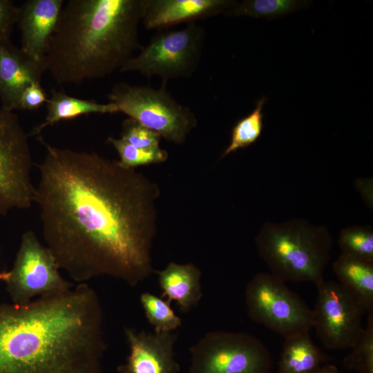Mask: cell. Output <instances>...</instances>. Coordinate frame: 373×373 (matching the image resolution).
<instances>
[{"label": "cell", "instance_id": "6da1fadb", "mask_svg": "<svg viewBox=\"0 0 373 373\" xmlns=\"http://www.w3.org/2000/svg\"><path fill=\"white\" fill-rule=\"evenodd\" d=\"M37 165L34 202L59 269L79 283L108 276L134 287L155 272L158 185L95 152L52 146Z\"/></svg>", "mask_w": 373, "mask_h": 373}, {"label": "cell", "instance_id": "7a4b0ae2", "mask_svg": "<svg viewBox=\"0 0 373 373\" xmlns=\"http://www.w3.org/2000/svg\"><path fill=\"white\" fill-rule=\"evenodd\" d=\"M103 320L87 283L25 305L0 303V373H100Z\"/></svg>", "mask_w": 373, "mask_h": 373}, {"label": "cell", "instance_id": "3957f363", "mask_svg": "<svg viewBox=\"0 0 373 373\" xmlns=\"http://www.w3.org/2000/svg\"><path fill=\"white\" fill-rule=\"evenodd\" d=\"M144 0H69L64 3L45 55L59 84L112 74L141 48L138 25Z\"/></svg>", "mask_w": 373, "mask_h": 373}, {"label": "cell", "instance_id": "277c9868", "mask_svg": "<svg viewBox=\"0 0 373 373\" xmlns=\"http://www.w3.org/2000/svg\"><path fill=\"white\" fill-rule=\"evenodd\" d=\"M255 242L271 274L285 282L316 285L323 279L333 240L325 226L295 218L265 222Z\"/></svg>", "mask_w": 373, "mask_h": 373}, {"label": "cell", "instance_id": "5b68a950", "mask_svg": "<svg viewBox=\"0 0 373 373\" xmlns=\"http://www.w3.org/2000/svg\"><path fill=\"white\" fill-rule=\"evenodd\" d=\"M109 102L142 126L175 144L185 142L196 126L197 119L189 108L178 102L166 90L149 86L115 84L108 94Z\"/></svg>", "mask_w": 373, "mask_h": 373}, {"label": "cell", "instance_id": "8992f818", "mask_svg": "<svg viewBox=\"0 0 373 373\" xmlns=\"http://www.w3.org/2000/svg\"><path fill=\"white\" fill-rule=\"evenodd\" d=\"M204 42V28L195 22L180 29L160 30L119 71L137 72L147 78L156 76L162 85L170 79L189 77L198 67Z\"/></svg>", "mask_w": 373, "mask_h": 373}, {"label": "cell", "instance_id": "52a82bcc", "mask_svg": "<svg viewBox=\"0 0 373 373\" xmlns=\"http://www.w3.org/2000/svg\"><path fill=\"white\" fill-rule=\"evenodd\" d=\"M245 297L249 318L285 338L313 327L312 309L271 273L256 274L247 283Z\"/></svg>", "mask_w": 373, "mask_h": 373}, {"label": "cell", "instance_id": "ba28073f", "mask_svg": "<svg viewBox=\"0 0 373 373\" xmlns=\"http://www.w3.org/2000/svg\"><path fill=\"white\" fill-rule=\"evenodd\" d=\"M189 373H270L263 343L245 332L213 331L190 348Z\"/></svg>", "mask_w": 373, "mask_h": 373}, {"label": "cell", "instance_id": "9c48e42d", "mask_svg": "<svg viewBox=\"0 0 373 373\" xmlns=\"http://www.w3.org/2000/svg\"><path fill=\"white\" fill-rule=\"evenodd\" d=\"M33 162L28 136L13 111L0 108V215L34 202Z\"/></svg>", "mask_w": 373, "mask_h": 373}, {"label": "cell", "instance_id": "30bf717a", "mask_svg": "<svg viewBox=\"0 0 373 373\" xmlns=\"http://www.w3.org/2000/svg\"><path fill=\"white\" fill-rule=\"evenodd\" d=\"M57 262L35 233L28 230L21 238L10 276L6 281V290L14 304L25 305L37 296L61 293L72 288L73 284L59 272Z\"/></svg>", "mask_w": 373, "mask_h": 373}, {"label": "cell", "instance_id": "8fae6325", "mask_svg": "<svg viewBox=\"0 0 373 373\" xmlns=\"http://www.w3.org/2000/svg\"><path fill=\"white\" fill-rule=\"evenodd\" d=\"M316 286L313 327L318 338L327 349L351 348L363 332L365 308L339 283L323 279Z\"/></svg>", "mask_w": 373, "mask_h": 373}, {"label": "cell", "instance_id": "7c38bea8", "mask_svg": "<svg viewBox=\"0 0 373 373\" xmlns=\"http://www.w3.org/2000/svg\"><path fill=\"white\" fill-rule=\"evenodd\" d=\"M129 347L126 363L118 367L121 373H177L179 364L174 358L176 336L171 333L137 332L125 327Z\"/></svg>", "mask_w": 373, "mask_h": 373}, {"label": "cell", "instance_id": "4fadbf2b", "mask_svg": "<svg viewBox=\"0 0 373 373\" xmlns=\"http://www.w3.org/2000/svg\"><path fill=\"white\" fill-rule=\"evenodd\" d=\"M45 71V59L33 58L10 39L0 40L1 108L9 111L19 109L23 90L32 84H41Z\"/></svg>", "mask_w": 373, "mask_h": 373}, {"label": "cell", "instance_id": "5bb4252c", "mask_svg": "<svg viewBox=\"0 0 373 373\" xmlns=\"http://www.w3.org/2000/svg\"><path fill=\"white\" fill-rule=\"evenodd\" d=\"M64 5L63 0H28L19 7L17 24L21 32V48L30 56L45 59Z\"/></svg>", "mask_w": 373, "mask_h": 373}, {"label": "cell", "instance_id": "9a60e30c", "mask_svg": "<svg viewBox=\"0 0 373 373\" xmlns=\"http://www.w3.org/2000/svg\"><path fill=\"white\" fill-rule=\"evenodd\" d=\"M236 3L231 0H144L142 20L147 29L162 30L213 17Z\"/></svg>", "mask_w": 373, "mask_h": 373}, {"label": "cell", "instance_id": "2e32d148", "mask_svg": "<svg viewBox=\"0 0 373 373\" xmlns=\"http://www.w3.org/2000/svg\"><path fill=\"white\" fill-rule=\"evenodd\" d=\"M162 289V298L175 301L181 311L189 312L202 298L200 270L193 264L170 262L162 271H155Z\"/></svg>", "mask_w": 373, "mask_h": 373}, {"label": "cell", "instance_id": "e0dca14e", "mask_svg": "<svg viewBox=\"0 0 373 373\" xmlns=\"http://www.w3.org/2000/svg\"><path fill=\"white\" fill-rule=\"evenodd\" d=\"M331 360L305 332L285 338L278 373H313Z\"/></svg>", "mask_w": 373, "mask_h": 373}, {"label": "cell", "instance_id": "ac0fdd59", "mask_svg": "<svg viewBox=\"0 0 373 373\" xmlns=\"http://www.w3.org/2000/svg\"><path fill=\"white\" fill-rule=\"evenodd\" d=\"M333 270L339 283L365 311H373V262L341 254L333 263Z\"/></svg>", "mask_w": 373, "mask_h": 373}, {"label": "cell", "instance_id": "d6986e66", "mask_svg": "<svg viewBox=\"0 0 373 373\" xmlns=\"http://www.w3.org/2000/svg\"><path fill=\"white\" fill-rule=\"evenodd\" d=\"M47 115L44 121L35 126L32 135H40L43 129L61 121L76 118L92 113H119L117 106L112 103L100 104L93 100L76 98L60 90H53L46 101Z\"/></svg>", "mask_w": 373, "mask_h": 373}, {"label": "cell", "instance_id": "ffe728a7", "mask_svg": "<svg viewBox=\"0 0 373 373\" xmlns=\"http://www.w3.org/2000/svg\"><path fill=\"white\" fill-rule=\"evenodd\" d=\"M309 3L298 0H245L236 2L225 13L228 16L274 19L307 8Z\"/></svg>", "mask_w": 373, "mask_h": 373}, {"label": "cell", "instance_id": "44dd1931", "mask_svg": "<svg viewBox=\"0 0 373 373\" xmlns=\"http://www.w3.org/2000/svg\"><path fill=\"white\" fill-rule=\"evenodd\" d=\"M265 102V97L260 99L255 109L236 122L231 131L230 142L223 151L222 158L238 149L251 145L258 139L263 127L262 107Z\"/></svg>", "mask_w": 373, "mask_h": 373}, {"label": "cell", "instance_id": "7402d4cb", "mask_svg": "<svg viewBox=\"0 0 373 373\" xmlns=\"http://www.w3.org/2000/svg\"><path fill=\"white\" fill-rule=\"evenodd\" d=\"M140 300L155 332L171 333L181 326V318L175 314L166 300L149 292L142 294Z\"/></svg>", "mask_w": 373, "mask_h": 373}, {"label": "cell", "instance_id": "603a6c76", "mask_svg": "<svg viewBox=\"0 0 373 373\" xmlns=\"http://www.w3.org/2000/svg\"><path fill=\"white\" fill-rule=\"evenodd\" d=\"M338 245L341 254L373 262V229L354 225L340 231Z\"/></svg>", "mask_w": 373, "mask_h": 373}, {"label": "cell", "instance_id": "cb8c5ba5", "mask_svg": "<svg viewBox=\"0 0 373 373\" xmlns=\"http://www.w3.org/2000/svg\"><path fill=\"white\" fill-rule=\"evenodd\" d=\"M344 360V366L358 373H373V311L368 312L367 323Z\"/></svg>", "mask_w": 373, "mask_h": 373}, {"label": "cell", "instance_id": "d4e9b609", "mask_svg": "<svg viewBox=\"0 0 373 373\" xmlns=\"http://www.w3.org/2000/svg\"><path fill=\"white\" fill-rule=\"evenodd\" d=\"M108 142L117 151L119 164L125 167L134 169L139 166L161 163L168 158V153L162 149L157 151L139 149L122 138L108 137Z\"/></svg>", "mask_w": 373, "mask_h": 373}, {"label": "cell", "instance_id": "484cf974", "mask_svg": "<svg viewBox=\"0 0 373 373\" xmlns=\"http://www.w3.org/2000/svg\"><path fill=\"white\" fill-rule=\"evenodd\" d=\"M160 137L158 133L131 118L128 117L123 122L121 138L137 148L150 151L160 150Z\"/></svg>", "mask_w": 373, "mask_h": 373}, {"label": "cell", "instance_id": "4316f807", "mask_svg": "<svg viewBox=\"0 0 373 373\" xmlns=\"http://www.w3.org/2000/svg\"><path fill=\"white\" fill-rule=\"evenodd\" d=\"M19 7L10 0H0V40L10 39L17 23Z\"/></svg>", "mask_w": 373, "mask_h": 373}, {"label": "cell", "instance_id": "83f0119b", "mask_svg": "<svg viewBox=\"0 0 373 373\" xmlns=\"http://www.w3.org/2000/svg\"><path fill=\"white\" fill-rule=\"evenodd\" d=\"M47 99L41 84H32L23 90L19 101V109L28 111L37 109L46 103Z\"/></svg>", "mask_w": 373, "mask_h": 373}, {"label": "cell", "instance_id": "f1b7e54d", "mask_svg": "<svg viewBox=\"0 0 373 373\" xmlns=\"http://www.w3.org/2000/svg\"><path fill=\"white\" fill-rule=\"evenodd\" d=\"M372 179L358 178L356 180V188L361 194L365 202L372 209Z\"/></svg>", "mask_w": 373, "mask_h": 373}, {"label": "cell", "instance_id": "f546056e", "mask_svg": "<svg viewBox=\"0 0 373 373\" xmlns=\"http://www.w3.org/2000/svg\"><path fill=\"white\" fill-rule=\"evenodd\" d=\"M313 373H342L336 366L332 365H323Z\"/></svg>", "mask_w": 373, "mask_h": 373}, {"label": "cell", "instance_id": "4dcf8cb0", "mask_svg": "<svg viewBox=\"0 0 373 373\" xmlns=\"http://www.w3.org/2000/svg\"><path fill=\"white\" fill-rule=\"evenodd\" d=\"M10 276V272H0V280H4L5 282L8 279Z\"/></svg>", "mask_w": 373, "mask_h": 373}]
</instances>
